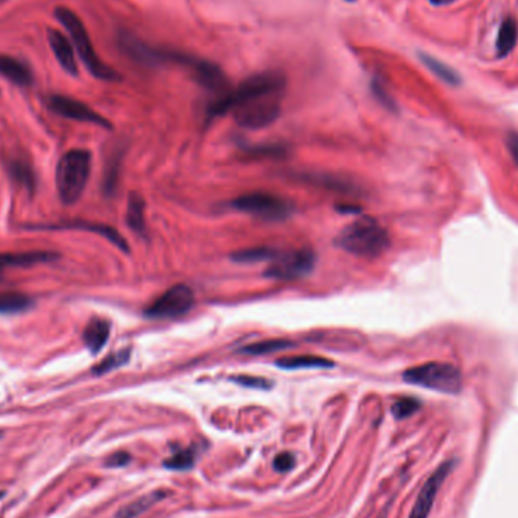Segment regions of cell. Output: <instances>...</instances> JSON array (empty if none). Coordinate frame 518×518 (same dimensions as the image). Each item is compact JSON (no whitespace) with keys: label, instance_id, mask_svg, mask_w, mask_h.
Wrapping results in <instances>:
<instances>
[{"label":"cell","instance_id":"23","mask_svg":"<svg viewBox=\"0 0 518 518\" xmlns=\"http://www.w3.org/2000/svg\"><path fill=\"white\" fill-rule=\"evenodd\" d=\"M164 497H165L164 491L150 492V494L140 497V499L135 500V502H132L124 508H122L120 511L115 514L114 518H137L141 514H144L147 509H150L153 505H156L158 502H161Z\"/></svg>","mask_w":518,"mask_h":518},{"label":"cell","instance_id":"12","mask_svg":"<svg viewBox=\"0 0 518 518\" xmlns=\"http://www.w3.org/2000/svg\"><path fill=\"white\" fill-rule=\"evenodd\" d=\"M455 464H456L455 461H447L444 464H441L438 469L435 470V473H433L431 478L426 481L419 497H417V500H415L412 511H411V514H409V518H428L429 517V514L432 511L433 502H435V499H437L438 491L442 487L444 481L447 479V476L450 474V471L453 470Z\"/></svg>","mask_w":518,"mask_h":518},{"label":"cell","instance_id":"4","mask_svg":"<svg viewBox=\"0 0 518 518\" xmlns=\"http://www.w3.org/2000/svg\"><path fill=\"white\" fill-rule=\"evenodd\" d=\"M55 17L62 26L70 33L72 41L74 47H76L78 53L81 56L82 62L85 64L88 72L93 74L94 78L102 79V81H119L120 76L110 65H106L100 58L97 56L96 50L91 43L88 32L85 29V24L82 23L79 17L74 14L72 10L65 6H58L55 8Z\"/></svg>","mask_w":518,"mask_h":518},{"label":"cell","instance_id":"18","mask_svg":"<svg viewBox=\"0 0 518 518\" xmlns=\"http://www.w3.org/2000/svg\"><path fill=\"white\" fill-rule=\"evenodd\" d=\"M111 323L103 319H93L83 329V342L93 355H97L110 340Z\"/></svg>","mask_w":518,"mask_h":518},{"label":"cell","instance_id":"6","mask_svg":"<svg viewBox=\"0 0 518 518\" xmlns=\"http://www.w3.org/2000/svg\"><path fill=\"white\" fill-rule=\"evenodd\" d=\"M232 206L240 212L253 215L265 222H282L288 219L292 212V206L287 200L270 193H262V191L240 196L233 200Z\"/></svg>","mask_w":518,"mask_h":518},{"label":"cell","instance_id":"29","mask_svg":"<svg viewBox=\"0 0 518 518\" xmlns=\"http://www.w3.org/2000/svg\"><path fill=\"white\" fill-rule=\"evenodd\" d=\"M278 255V250H273L269 247H258V249H249L243 250V252L233 253L232 258L237 262H259V261H271V259Z\"/></svg>","mask_w":518,"mask_h":518},{"label":"cell","instance_id":"5","mask_svg":"<svg viewBox=\"0 0 518 518\" xmlns=\"http://www.w3.org/2000/svg\"><path fill=\"white\" fill-rule=\"evenodd\" d=\"M405 382L411 385L435 390L446 394H458L462 388V376L455 365L429 362L412 367L403 373Z\"/></svg>","mask_w":518,"mask_h":518},{"label":"cell","instance_id":"27","mask_svg":"<svg viewBox=\"0 0 518 518\" xmlns=\"http://www.w3.org/2000/svg\"><path fill=\"white\" fill-rule=\"evenodd\" d=\"M420 58H421V61L426 65H428V69L432 73H435L440 79H442L444 82L450 83V85H458V83L461 82V78H459L458 74L452 69H450V67L447 64L438 61L437 58L429 56V55H426V53H420Z\"/></svg>","mask_w":518,"mask_h":518},{"label":"cell","instance_id":"9","mask_svg":"<svg viewBox=\"0 0 518 518\" xmlns=\"http://www.w3.org/2000/svg\"><path fill=\"white\" fill-rule=\"evenodd\" d=\"M265 276L276 281H292L311 273L315 265V255L311 249H300L296 252L276 255Z\"/></svg>","mask_w":518,"mask_h":518},{"label":"cell","instance_id":"20","mask_svg":"<svg viewBox=\"0 0 518 518\" xmlns=\"http://www.w3.org/2000/svg\"><path fill=\"white\" fill-rule=\"evenodd\" d=\"M128 226L138 233V235H146V222H144V200L138 193H131L128 199V211H126Z\"/></svg>","mask_w":518,"mask_h":518},{"label":"cell","instance_id":"36","mask_svg":"<svg viewBox=\"0 0 518 518\" xmlns=\"http://www.w3.org/2000/svg\"><path fill=\"white\" fill-rule=\"evenodd\" d=\"M431 3L437 5V6H441V5H447V3H452L453 0H429Z\"/></svg>","mask_w":518,"mask_h":518},{"label":"cell","instance_id":"28","mask_svg":"<svg viewBox=\"0 0 518 518\" xmlns=\"http://www.w3.org/2000/svg\"><path fill=\"white\" fill-rule=\"evenodd\" d=\"M131 358V349H123V350H119V352L115 353H111L110 356H106L102 362H99L94 369H93V373L100 376V374H105V373H110L115 369H120L122 365L126 364L129 361Z\"/></svg>","mask_w":518,"mask_h":518},{"label":"cell","instance_id":"2","mask_svg":"<svg viewBox=\"0 0 518 518\" xmlns=\"http://www.w3.org/2000/svg\"><path fill=\"white\" fill-rule=\"evenodd\" d=\"M337 244L355 256L378 258L390 247V237L371 217H361L340 232Z\"/></svg>","mask_w":518,"mask_h":518},{"label":"cell","instance_id":"14","mask_svg":"<svg viewBox=\"0 0 518 518\" xmlns=\"http://www.w3.org/2000/svg\"><path fill=\"white\" fill-rule=\"evenodd\" d=\"M32 229H81V231H88V232H94L97 235L106 238L108 241L119 247L123 252H129V247L126 240H124L119 232H117L114 228L106 226V224L102 223H90V222H67V223H58L52 224V226H31Z\"/></svg>","mask_w":518,"mask_h":518},{"label":"cell","instance_id":"11","mask_svg":"<svg viewBox=\"0 0 518 518\" xmlns=\"http://www.w3.org/2000/svg\"><path fill=\"white\" fill-rule=\"evenodd\" d=\"M47 106H49V110H52L58 115L65 117V119L93 123V124H99V126H102V128H111L110 122L103 119V117L97 114L96 111L91 110L88 105L79 102V100L76 99L55 94V96L49 97Z\"/></svg>","mask_w":518,"mask_h":518},{"label":"cell","instance_id":"25","mask_svg":"<svg viewBox=\"0 0 518 518\" xmlns=\"http://www.w3.org/2000/svg\"><path fill=\"white\" fill-rule=\"evenodd\" d=\"M196 459H197L196 447L179 449L176 450V452H173V455L167 459L164 465L170 470L183 471V470H190L191 467L196 464Z\"/></svg>","mask_w":518,"mask_h":518},{"label":"cell","instance_id":"26","mask_svg":"<svg viewBox=\"0 0 518 518\" xmlns=\"http://www.w3.org/2000/svg\"><path fill=\"white\" fill-rule=\"evenodd\" d=\"M292 347V342L288 340H267L261 342H255V344H250L247 347H243L240 350L241 353L246 355H269L279 352V350H285Z\"/></svg>","mask_w":518,"mask_h":518},{"label":"cell","instance_id":"22","mask_svg":"<svg viewBox=\"0 0 518 518\" xmlns=\"http://www.w3.org/2000/svg\"><path fill=\"white\" fill-rule=\"evenodd\" d=\"M8 173L14 182L19 183L23 188H26L32 194L37 187V178L35 172L32 167L23 160H12L8 162Z\"/></svg>","mask_w":518,"mask_h":518},{"label":"cell","instance_id":"38","mask_svg":"<svg viewBox=\"0 0 518 518\" xmlns=\"http://www.w3.org/2000/svg\"><path fill=\"white\" fill-rule=\"evenodd\" d=\"M346 2H355V0H346Z\"/></svg>","mask_w":518,"mask_h":518},{"label":"cell","instance_id":"19","mask_svg":"<svg viewBox=\"0 0 518 518\" xmlns=\"http://www.w3.org/2000/svg\"><path fill=\"white\" fill-rule=\"evenodd\" d=\"M276 365L285 370H302V369H331L333 361L320 356L302 355V356H288L281 358L276 361Z\"/></svg>","mask_w":518,"mask_h":518},{"label":"cell","instance_id":"21","mask_svg":"<svg viewBox=\"0 0 518 518\" xmlns=\"http://www.w3.org/2000/svg\"><path fill=\"white\" fill-rule=\"evenodd\" d=\"M518 40V24L514 17H508L502 22V26L499 29V35L496 41L497 55L499 58H503L515 47Z\"/></svg>","mask_w":518,"mask_h":518},{"label":"cell","instance_id":"16","mask_svg":"<svg viewBox=\"0 0 518 518\" xmlns=\"http://www.w3.org/2000/svg\"><path fill=\"white\" fill-rule=\"evenodd\" d=\"M60 258V253L49 250H33V252L0 253V273L5 267H29L43 262H52Z\"/></svg>","mask_w":518,"mask_h":518},{"label":"cell","instance_id":"34","mask_svg":"<svg viewBox=\"0 0 518 518\" xmlns=\"http://www.w3.org/2000/svg\"><path fill=\"white\" fill-rule=\"evenodd\" d=\"M129 461H131L129 453L119 452V453H114L110 459H108L106 465L108 467H124L126 464H129Z\"/></svg>","mask_w":518,"mask_h":518},{"label":"cell","instance_id":"8","mask_svg":"<svg viewBox=\"0 0 518 518\" xmlns=\"http://www.w3.org/2000/svg\"><path fill=\"white\" fill-rule=\"evenodd\" d=\"M232 112L233 119L240 126L247 129H262L278 119L281 114V103L276 94L264 96L237 106Z\"/></svg>","mask_w":518,"mask_h":518},{"label":"cell","instance_id":"1","mask_svg":"<svg viewBox=\"0 0 518 518\" xmlns=\"http://www.w3.org/2000/svg\"><path fill=\"white\" fill-rule=\"evenodd\" d=\"M283 87H285V76H283V73H256L253 76H250L241 82L235 90L229 91V93H224L220 99H217L215 102L208 108V115L212 119V117L228 114L235 110L237 106L250 102V100L253 99L278 94Z\"/></svg>","mask_w":518,"mask_h":518},{"label":"cell","instance_id":"13","mask_svg":"<svg viewBox=\"0 0 518 518\" xmlns=\"http://www.w3.org/2000/svg\"><path fill=\"white\" fill-rule=\"evenodd\" d=\"M117 43H119V47L129 58L143 65H158L167 62L165 50H160L146 44L144 41H141L131 32L122 31L119 37H117Z\"/></svg>","mask_w":518,"mask_h":518},{"label":"cell","instance_id":"33","mask_svg":"<svg viewBox=\"0 0 518 518\" xmlns=\"http://www.w3.org/2000/svg\"><path fill=\"white\" fill-rule=\"evenodd\" d=\"M373 91H374L376 97H378L383 105L388 106L390 110H392V108H394V102H392L391 97L385 93V90H383V87L381 85L379 82H373Z\"/></svg>","mask_w":518,"mask_h":518},{"label":"cell","instance_id":"31","mask_svg":"<svg viewBox=\"0 0 518 518\" xmlns=\"http://www.w3.org/2000/svg\"><path fill=\"white\" fill-rule=\"evenodd\" d=\"M232 382L240 383V385L247 387V388H256V390H270L273 387V383L269 379L258 378V376H247V374L233 376Z\"/></svg>","mask_w":518,"mask_h":518},{"label":"cell","instance_id":"24","mask_svg":"<svg viewBox=\"0 0 518 518\" xmlns=\"http://www.w3.org/2000/svg\"><path fill=\"white\" fill-rule=\"evenodd\" d=\"M33 306V300L20 292H0V314H17L28 311Z\"/></svg>","mask_w":518,"mask_h":518},{"label":"cell","instance_id":"17","mask_svg":"<svg viewBox=\"0 0 518 518\" xmlns=\"http://www.w3.org/2000/svg\"><path fill=\"white\" fill-rule=\"evenodd\" d=\"M0 74L19 87H31L33 83L31 67L26 62L8 55H0Z\"/></svg>","mask_w":518,"mask_h":518},{"label":"cell","instance_id":"10","mask_svg":"<svg viewBox=\"0 0 518 518\" xmlns=\"http://www.w3.org/2000/svg\"><path fill=\"white\" fill-rule=\"evenodd\" d=\"M173 62L187 67L191 74H193V78L200 83V85L208 90L223 91L228 87V79L224 76L223 70L211 61L200 60V58L191 56L187 53L174 52Z\"/></svg>","mask_w":518,"mask_h":518},{"label":"cell","instance_id":"39","mask_svg":"<svg viewBox=\"0 0 518 518\" xmlns=\"http://www.w3.org/2000/svg\"><path fill=\"white\" fill-rule=\"evenodd\" d=\"M0 2H2V0H0Z\"/></svg>","mask_w":518,"mask_h":518},{"label":"cell","instance_id":"32","mask_svg":"<svg viewBox=\"0 0 518 518\" xmlns=\"http://www.w3.org/2000/svg\"><path fill=\"white\" fill-rule=\"evenodd\" d=\"M294 465H296V458H294V455L290 453V452L279 453L278 456L274 458V462H273L274 470L281 471V473L292 470V467H294Z\"/></svg>","mask_w":518,"mask_h":518},{"label":"cell","instance_id":"7","mask_svg":"<svg viewBox=\"0 0 518 518\" xmlns=\"http://www.w3.org/2000/svg\"><path fill=\"white\" fill-rule=\"evenodd\" d=\"M194 305V292L190 287L179 283L164 294L158 297L153 303H150L144 315L152 320H173L185 315Z\"/></svg>","mask_w":518,"mask_h":518},{"label":"cell","instance_id":"35","mask_svg":"<svg viewBox=\"0 0 518 518\" xmlns=\"http://www.w3.org/2000/svg\"><path fill=\"white\" fill-rule=\"evenodd\" d=\"M508 147L511 150V155L514 158V161L518 165V133H511L508 138Z\"/></svg>","mask_w":518,"mask_h":518},{"label":"cell","instance_id":"15","mask_svg":"<svg viewBox=\"0 0 518 518\" xmlns=\"http://www.w3.org/2000/svg\"><path fill=\"white\" fill-rule=\"evenodd\" d=\"M47 41L55 58L62 69L69 74H72V76H78V64H76V60H74V50L69 38L62 35L60 31L49 28Z\"/></svg>","mask_w":518,"mask_h":518},{"label":"cell","instance_id":"37","mask_svg":"<svg viewBox=\"0 0 518 518\" xmlns=\"http://www.w3.org/2000/svg\"><path fill=\"white\" fill-rule=\"evenodd\" d=\"M5 496V492H0V499H2Z\"/></svg>","mask_w":518,"mask_h":518},{"label":"cell","instance_id":"30","mask_svg":"<svg viewBox=\"0 0 518 518\" xmlns=\"http://www.w3.org/2000/svg\"><path fill=\"white\" fill-rule=\"evenodd\" d=\"M420 406H421V403L417 399L403 397V399H399L397 402H394V405H392V408H391V412L397 420H402V419H408V417H411L412 414H415L420 409Z\"/></svg>","mask_w":518,"mask_h":518},{"label":"cell","instance_id":"3","mask_svg":"<svg viewBox=\"0 0 518 518\" xmlns=\"http://www.w3.org/2000/svg\"><path fill=\"white\" fill-rule=\"evenodd\" d=\"M91 170V153L88 150L74 149L61 156L56 165V190L61 202L76 203L85 191Z\"/></svg>","mask_w":518,"mask_h":518}]
</instances>
